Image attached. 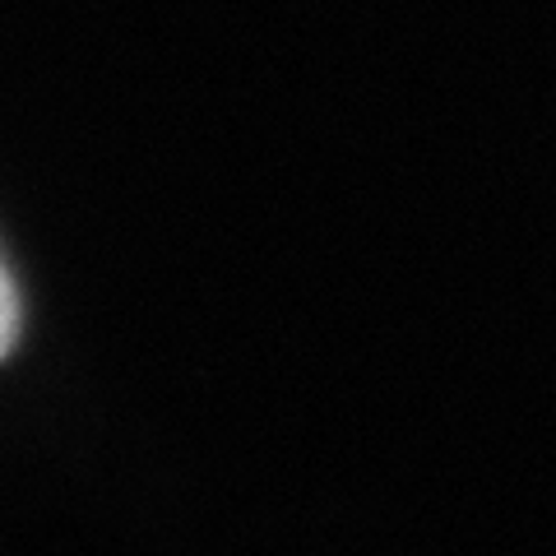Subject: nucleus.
<instances>
[{
    "mask_svg": "<svg viewBox=\"0 0 556 556\" xmlns=\"http://www.w3.org/2000/svg\"><path fill=\"white\" fill-rule=\"evenodd\" d=\"M14 339H20V292H14L10 269L0 260V357H10Z\"/></svg>",
    "mask_w": 556,
    "mask_h": 556,
    "instance_id": "nucleus-1",
    "label": "nucleus"
}]
</instances>
